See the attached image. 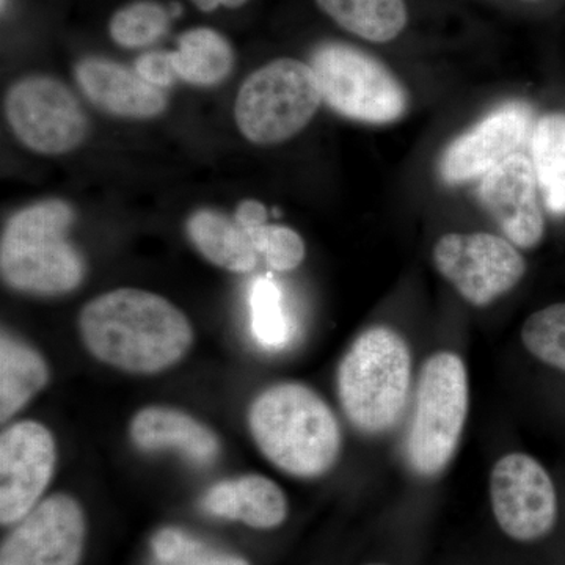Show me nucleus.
<instances>
[{
	"label": "nucleus",
	"mask_w": 565,
	"mask_h": 565,
	"mask_svg": "<svg viewBox=\"0 0 565 565\" xmlns=\"http://www.w3.org/2000/svg\"><path fill=\"white\" fill-rule=\"evenodd\" d=\"M172 61L178 79L196 87H214L232 74L234 52L221 33L199 28L182 33Z\"/></svg>",
	"instance_id": "obj_20"
},
{
	"label": "nucleus",
	"mask_w": 565,
	"mask_h": 565,
	"mask_svg": "<svg viewBox=\"0 0 565 565\" xmlns=\"http://www.w3.org/2000/svg\"><path fill=\"white\" fill-rule=\"evenodd\" d=\"M151 552V565H250L244 557L222 552L174 527L154 534Z\"/></svg>",
	"instance_id": "obj_24"
},
{
	"label": "nucleus",
	"mask_w": 565,
	"mask_h": 565,
	"mask_svg": "<svg viewBox=\"0 0 565 565\" xmlns=\"http://www.w3.org/2000/svg\"><path fill=\"white\" fill-rule=\"evenodd\" d=\"M134 70L145 81L159 88H169L178 79L177 71H174L173 66L172 52H145L143 55L137 58Z\"/></svg>",
	"instance_id": "obj_28"
},
{
	"label": "nucleus",
	"mask_w": 565,
	"mask_h": 565,
	"mask_svg": "<svg viewBox=\"0 0 565 565\" xmlns=\"http://www.w3.org/2000/svg\"><path fill=\"white\" fill-rule=\"evenodd\" d=\"M533 161L515 152L482 177L479 196L508 239L533 248L544 237L545 222L539 206Z\"/></svg>",
	"instance_id": "obj_13"
},
{
	"label": "nucleus",
	"mask_w": 565,
	"mask_h": 565,
	"mask_svg": "<svg viewBox=\"0 0 565 565\" xmlns=\"http://www.w3.org/2000/svg\"><path fill=\"white\" fill-rule=\"evenodd\" d=\"M468 414V375L456 353L440 352L424 364L405 452L416 473L435 476L455 456Z\"/></svg>",
	"instance_id": "obj_6"
},
{
	"label": "nucleus",
	"mask_w": 565,
	"mask_h": 565,
	"mask_svg": "<svg viewBox=\"0 0 565 565\" xmlns=\"http://www.w3.org/2000/svg\"><path fill=\"white\" fill-rule=\"evenodd\" d=\"M87 541L84 509L66 493L41 500L3 539L0 565H81Z\"/></svg>",
	"instance_id": "obj_10"
},
{
	"label": "nucleus",
	"mask_w": 565,
	"mask_h": 565,
	"mask_svg": "<svg viewBox=\"0 0 565 565\" xmlns=\"http://www.w3.org/2000/svg\"><path fill=\"white\" fill-rule=\"evenodd\" d=\"M248 429L267 460L297 478H316L337 462L341 430L326 401L302 384H277L253 401Z\"/></svg>",
	"instance_id": "obj_2"
},
{
	"label": "nucleus",
	"mask_w": 565,
	"mask_h": 565,
	"mask_svg": "<svg viewBox=\"0 0 565 565\" xmlns=\"http://www.w3.org/2000/svg\"><path fill=\"white\" fill-rule=\"evenodd\" d=\"M202 508L212 516L255 530L280 526L288 515V501L281 487L262 475L218 482L204 494Z\"/></svg>",
	"instance_id": "obj_17"
},
{
	"label": "nucleus",
	"mask_w": 565,
	"mask_h": 565,
	"mask_svg": "<svg viewBox=\"0 0 565 565\" xmlns=\"http://www.w3.org/2000/svg\"><path fill=\"white\" fill-rule=\"evenodd\" d=\"M490 494L498 525L515 541H537L555 526V486L533 457L520 452L504 456L494 465Z\"/></svg>",
	"instance_id": "obj_11"
},
{
	"label": "nucleus",
	"mask_w": 565,
	"mask_h": 565,
	"mask_svg": "<svg viewBox=\"0 0 565 565\" xmlns=\"http://www.w3.org/2000/svg\"><path fill=\"white\" fill-rule=\"evenodd\" d=\"M341 28L374 43H386L407 24L404 0H316Z\"/></svg>",
	"instance_id": "obj_21"
},
{
	"label": "nucleus",
	"mask_w": 565,
	"mask_h": 565,
	"mask_svg": "<svg viewBox=\"0 0 565 565\" xmlns=\"http://www.w3.org/2000/svg\"><path fill=\"white\" fill-rule=\"evenodd\" d=\"M57 463V446L44 424L25 419L0 435V522L11 526L41 503Z\"/></svg>",
	"instance_id": "obj_12"
},
{
	"label": "nucleus",
	"mask_w": 565,
	"mask_h": 565,
	"mask_svg": "<svg viewBox=\"0 0 565 565\" xmlns=\"http://www.w3.org/2000/svg\"><path fill=\"white\" fill-rule=\"evenodd\" d=\"M50 382L46 360L31 344L2 332L0 340V422L22 411Z\"/></svg>",
	"instance_id": "obj_19"
},
{
	"label": "nucleus",
	"mask_w": 565,
	"mask_h": 565,
	"mask_svg": "<svg viewBox=\"0 0 565 565\" xmlns=\"http://www.w3.org/2000/svg\"><path fill=\"white\" fill-rule=\"evenodd\" d=\"M129 435L141 451L173 449L193 463L211 465L221 456L217 434L192 415L172 407L141 408L132 418Z\"/></svg>",
	"instance_id": "obj_16"
},
{
	"label": "nucleus",
	"mask_w": 565,
	"mask_h": 565,
	"mask_svg": "<svg viewBox=\"0 0 565 565\" xmlns=\"http://www.w3.org/2000/svg\"><path fill=\"white\" fill-rule=\"evenodd\" d=\"M250 234L258 255L277 273L297 269L305 259V243L299 233L288 226L262 225L245 228Z\"/></svg>",
	"instance_id": "obj_27"
},
{
	"label": "nucleus",
	"mask_w": 565,
	"mask_h": 565,
	"mask_svg": "<svg viewBox=\"0 0 565 565\" xmlns=\"http://www.w3.org/2000/svg\"><path fill=\"white\" fill-rule=\"evenodd\" d=\"M533 166L545 206L555 215H565V115L553 114L535 125Z\"/></svg>",
	"instance_id": "obj_22"
},
{
	"label": "nucleus",
	"mask_w": 565,
	"mask_h": 565,
	"mask_svg": "<svg viewBox=\"0 0 565 565\" xmlns=\"http://www.w3.org/2000/svg\"><path fill=\"white\" fill-rule=\"evenodd\" d=\"M252 332L267 349H281L291 338V323L282 305L277 282L269 277L256 278L250 289Z\"/></svg>",
	"instance_id": "obj_25"
},
{
	"label": "nucleus",
	"mask_w": 565,
	"mask_h": 565,
	"mask_svg": "<svg viewBox=\"0 0 565 565\" xmlns=\"http://www.w3.org/2000/svg\"><path fill=\"white\" fill-rule=\"evenodd\" d=\"M11 131L29 150L61 156L76 150L88 132L79 99L61 81L29 76L11 85L6 96Z\"/></svg>",
	"instance_id": "obj_8"
},
{
	"label": "nucleus",
	"mask_w": 565,
	"mask_h": 565,
	"mask_svg": "<svg viewBox=\"0 0 565 565\" xmlns=\"http://www.w3.org/2000/svg\"><path fill=\"white\" fill-rule=\"evenodd\" d=\"M438 273L467 302L486 307L511 291L526 273L519 250L489 233L446 234L434 248Z\"/></svg>",
	"instance_id": "obj_9"
},
{
	"label": "nucleus",
	"mask_w": 565,
	"mask_h": 565,
	"mask_svg": "<svg viewBox=\"0 0 565 565\" xmlns=\"http://www.w3.org/2000/svg\"><path fill=\"white\" fill-rule=\"evenodd\" d=\"M523 344L535 359L565 373V303L531 315L522 329Z\"/></svg>",
	"instance_id": "obj_26"
},
{
	"label": "nucleus",
	"mask_w": 565,
	"mask_h": 565,
	"mask_svg": "<svg viewBox=\"0 0 565 565\" xmlns=\"http://www.w3.org/2000/svg\"><path fill=\"white\" fill-rule=\"evenodd\" d=\"M85 348L99 362L132 374H158L184 359L192 323L166 297L120 288L95 297L79 316Z\"/></svg>",
	"instance_id": "obj_1"
},
{
	"label": "nucleus",
	"mask_w": 565,
	"mask_h": 565,
	"mask_svg": "<svg viewBox=\"0 0 565 565\" xmlns=\"http://www.w3.org/2000/svg\"><path fill=\"white\" fill-rule=\"evenodd\" d=\"M74 76L88 102L115 117L147 120L167 109L163 88L109 58H84L77 63Z\"/></svg>",
	"instance_id": "obj_15"
},
{
	"label": "nucleus",
	"mask_w": 565,
	"mask_h": 565,
	"mask_svg": "<svg viewBox=\"0 0 565 565\" xmlns=\"http://www.w3.org/2000/svg\"><path fill=\"white\" fill-rule=\"evenodd\" d=\"M74 211L63 200H46L18 211L0 243V273L14 291L63 296L84 281L85 263L66 233Z\"/></svg>",
	"instance_id": "obj_3"
},
{
	"label": "nucleus",
	"mask_w": 565,
	"mask_h": 565,
	"mask_svg": "<svg viewBox=\"0 0 565 565\" xmlns=\"http://www.w3.org/2000/svg\"><path fill=\"white\" fill-rule=\"evenodd\" d=\"M322 102L352 120L385 125L399 120L407 95L381 62L340 43L322 44L311 57Z\"/></svg>",
	"instance_id": "obj_7"
},
{
	"label": "nucleus",
	"mask_w": 565,
	"mask_h": 565,
	"mask_svg": "<svg viewBox=\"0 0 565 565\" xmlns=\"http://www.w3.org/2000/svg\"><path fill=\"white\" fill-rule=\"evenodd\" d=\"M412 359L401 334L373 327L353 341L338 367V396L349 422L364 434H384L407 405Z\"/></svg>",
	"instance_id": "obj_4"
},
{
	"label": "nucleus",
	"mask_w": 565,
	"mask_h": 565,
	"mask_svg": "<svg viewBox=\"0 0 565 565\" xmlns=\"http://www.w3.org/2000/svg\"><path fill=\"white\" fill-rule=\"evenodd\" d=\"M531 111L525 104H505L449 145L440 161L448 184L486 177L515 154L530 132Z\"/></svg>",
	"instance_id": "obj_14"
},
{
	"label": "nucleus",
	"mask_w": 565,
	"mask_h": 565,
	"mask_svg": "<svg viewBox=\"0 0 565 565\" xmlns=\"http://www.w3.org/2000/svg\"><path fill=\"white\" fill-rule=\"evenodd\" d=\"M172 10L151 0H140L122 7L111 17L109 33L118 46L140 50L150 46L169 29Z\"/></svg>",
	"instance_id": "obj_23"
},
{
	"label": "nucleus",
	"mask_w": 565,
	"mask_h": 565,
	"mask_svg": "<svg viewBox=\"0 0 565 565\" xmlns=\"http://www.w3.org/2000/svg\"><path fill=\"white\" fill-rule=\"evenodd\" d=\"M192 3H195L200 10L206 11V13H211L218 7H226V9H239L244 3H247L248 0H191Z\"/></svg>",
	"instance_id": "obj_30"
},
{
	"label": "nucleus",
	"mask_w": 565,
	"mask_h": 565,
	"mask_svg": "<svg viewBox=\"0 0 565 565\" xmlns=\"http://www.w3.org/2000/svg\"><path fill=\"white\" fill-rule=\"evenodd\" d=\"M321 102L311 65L277 58L245 79L234 103V120L252 143L277 145L302 131Z\"/></svg>",
	"instance_id": "obj_5"
},
{
	"label": "nucleus",
	"mask_w": 565,
	"mask_h": 565,
	"mask_svg": "<svg viewBox=\"0 0 565 565\" xmlns=\"http://www.w3.org/2000/svg\"><path fill=\"white\" fill-rule=\"evenodd\" d=\"M189 239L207 262L228 273L247 274L258 264L250 234L228 215L214 210L193 212L185 223Z\"/></svg>",
	"instance_id": "obj_18"
},
{
	"label": "nucleus",
	"mask_w": 565,
	"mask_h": 565,
	"mask_svg": "<svg viewBox=\"0 0 565 565\" xmlns=\"http://www.w3.org/2000/svg\"><path fill=\"white\" fill-rule=\"evenodd\" d=\"M267 217H269V212H267L266 206L263 203L256 202V200H245L234 212V218L244 228L262 225V223L267 222Z\"/></svg>",
	"instance_id": "obj_29"
}]
</instances>
